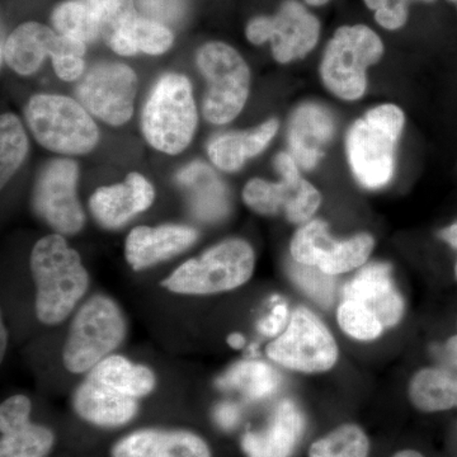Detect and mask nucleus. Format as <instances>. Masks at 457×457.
<instances>
[{"instance_id":"obj_22","label":"nucleus","mask_w":457,"mask_h":457,"mask_svg":"<svg viewBox=\"0 0 457 457\" xmlns=\"http://www.w3.org/2000/svg\"><path fill=\"white\" fill-rule=\"evenodd\" d=\"M113 457H212L203 438L186 431H140L114 446Z\"/></svg>"},{"instance_id":"obj_11","label":"nucleus","mask_w":457,"mask_h":457,"mask_svg":"<svg viewBox=\"0 0 457 457\" xmlns=\"http://www.w3.org/2000/svg\"><path fill=\"white\" fill-rule=\"evenodd\" d=\"M270 360L286 369L323 372L338 359V348L328 328L308 309L294 312L284 332L267 347Z\"/></svg>"},{"instance_id":"obj_4","label":"nucleus","mask_w":457,"mask_h":457,"mask_svg":"<svg viewBox=\"0 0 457 457\" xmlns=\"http://www.w3.org/2000/svg\"><path fill=\"white\" fill-rule=\"evenodd\" d=\"M196 128L191 83L185 75L165 74L156 82L141 114L147 143L165 154H179L191 144Z\"/></svg>"},{"instance_id":"obj_13","label":"nucleus","mask_w":457,"mask_h":457,"mask_svg":"<svg viewBox=\"0 0 457 457\" xmlns=\"http://www.w3.org/2000/svg\"><path fill=\"white\" fill-rule=\"evenodd\" d=\"M137 93V74L130 66L120 62L93 66L75 90L87 111L112 126L130 121Z\"/></svg>"},{"instance_id":"obj_3","label":"nucleus","mask_w":457,"mask_h":457,"mask_svg":"<svg viewBox=\"0 0 457 457\" xmlns=\"http://www.w3.org/2000/svg\"><path fill=\"white\" fill-rule=\"evenodd\" d=\"M384 51L380 36L369 26L339 27L319 65L321 83L342 101H359L368 89L369 68L380 62Z\"/></svg>"},{"instance_id":"obj_47","label":"nucleus","mask_w":457,"mask_h":457,"mask_svg":"<svg viewBox=\"0 0 457 457\" xmlns=\"http://www.w3.org/2000/svg\"><path fill=\"white\" fill-rule=\"evenodd\" d=\"M449 2L455 3V4L457 5V0H449Z\"/></svg>"},{"instance_id":"obj_24","label":"nucleus","mask_w":457,"mask_h":457,"mask_svg":"<svg viewBox=\"0 0 457 457\" xmlns=\"http://www.w3.org/2000/svg\"><path fill=\"white\" fill-rule=\"evenodd\" d=\"M57 37L59 35L41 23H23L9 35L3 45V60L17 74L36 73L46 56H53Z\"/></svg>"},{"instance_id":"obj_1","label":"nucleus","mask_w":457,"mask_h":457,"mask_svg":"<svg viewBox=\"0 0 457 457\" xmlns=\"http://www.w3.org/2000/svg\"><path fill=\"white\" fill-rule=\"evenodd\" d=\"M31 270L36 282V315L42 323L64 320L88 288V273L78 252L64 237L51 234L33 246Z\"/></svg>"},{"instance_id":"obj_45","label":"nucleus","mask_w":457,"mask_h":457,"mask_svg":"<svg viewBox=\"0 0 457 457\" xmlns=\"http://www.w3.org/2000/svg\"><path fill=\"white\" fill-rule=\"evenodd\" d=\"M5 342H7V335H5L4 327H2V354H4Z\"/></svg>"},{"instance_id":"obj_36","label":"nucleus","mask_w":457,"mask_h":457,"mask_svg":"<svg viewBox=\"0 0 457 457\" xmlns=\"http://www.w3.org/2000/svg\"><path fill=\"white\" fill-rule=\"evenodd\" d=\"M134 40L137 51L149 55H161L170 49L174 36L163 23L139 16L135 26Z\"/></svg>"},{"instance_id":"obj_10","label":"nucleus","mask_w":457,"mask_h":457,"mask_svg":"<svg viewBox=\"0 0 457 457\" xmlns=\"http://www.w3.org/2000/svg\"><path fill=\"white\" fill-rule=\"evenodd\" d=\"M320 22L297 0H285L273 16L249 21L245 35L253 45L270 42L279 64L302 60L311 54L320 37Z\"/></svg>"},{"instance_id":"obj_17","label":"nucleus","mask_w":457,"mask_h":457,"mask_svg":"<svg viewBox=\"0 0 457 457\" xmlns=\"http://www.w3.org/2000/svg\"><path fill=\"white\" fill-rule=\"evenodd\" d=\"M154 197L152 183L139 173H130L125 182L98 188L90 197L89 207L99 224L114 228L146 212Z\"/></svg>"},{"instance_id":"obj_19","label":"nucleus","mask_w":457,"mask_h":457,"mask_svg":"<svg viewBox=\"0 0 457 457\" xmlns=\"http://www.w3.org/2000/svg\"><path fill=\"white\" fill-rule=\"evenodd\" d=\"M345 299L368 306L380 319L384 328L396 326L403 315V299L394 286L389 264L374 263L363 267L343 290Z\"/></svg>"},{"instance_id":"obj_46","label":"nucleus","mask_w":457,"mask_h":457,"mask_svg":"<svg viewBox=\"0 0 457 457\" xmlns=\"http://www.w3.org/2000/svg\"><path fill=\"white\" fill-rule=\"evenodd\" d=\"M416 2L433 3V2H436V0H416Z\"/></svg>"},{"instance_id":"obj_31","label":"nucleus","mask_w":457,"mask_h":457,"mask_svg":"<svg viewBox=\"0 0 457 457\" xmlns=\"http://www.w3.org/2000/svg\"><path fill=\"white\" fill-rule=\"evenodd\" d=\"M29 140L22 122L12 113H4L0 120V174L2 186L13 177L25 161Z\"/></svg>"},{"instance_id":"obj_41","label":"nucleus","mask_w":457,"mask_h":457,"mask_svg":"<svg viewBox=\"0 0 457 457\" xmlns=\"http://www.w3.org/2000/svg\"><path fill=\"white\" fill-rule=\"evenodd\" d=\"M438 237H440L442 240H445V242H446L447 245H450L451 246H453V248H455L457 251V222H453V224L450 225V227L442 228L440 233H438ZM455 273L457 278V262L455 267Z\"/></svg>"},{"instance_id":"obj_28","label":"nucleus","mask_w":457,"mask_h":457,"mask_svg":"<svg viewBox=\"0 0 457 457\" xmlns=\"http://www.w3.org/2000/svg\"><path fill=\"white\" fill-rule=\"evenodd\" d=\"M137 18L134 0H102L101 36L119 55L139 53L134 40Z\"/></svg>"},{"instance_id":"obj_42","label":"nucleus","mask_w":457,"mask_h":457,"mask_svg":"<svg viewBox=\"0 0 457 457\" xmlns=\"http://www.w3.org/2000/svg\"><path fill=\"white\" fill-rule=\"evenodd\" d=\"M228 343L233 348H242L245 347V338L239 333H234V335L228 336Z\"/></svg>"},{"instance_id":"obj_2","label":"nucleus","mask_w":457,"mask_h":457,"mask_svg":"<svg viewBox=\"0 0 457 457\" xmlns=\"http://www.w3.org/2000/svg\"><path fill=\"white\" fill-rule=\"evenodd\" d=\"M404 125V112L394 104H378L351 125L345 154L352 174L362 187L378 189L389 185Z\"/></svg>"},{"instance_id":"obj_44","label":"nucleus","mask_w":457,"mask_h":457,"mask_svg":"<svg viewBox=\"0 0 457 457\" xmlns=\"http://www.w3.org/2000/svg\"><path fill=\"white\" fill-rule=\"evenodd\" d=\"M329 2L330 0H305L306 4L311 5V7H323Z\"/></svg>"},{"instance_id":"obj_14","label":"nucleus","mask_w":457,"mask_h":457,"mask_svg":"<svg viewBox=\"0 0 457 457\" xmlns=\"http://www.w3.org/2000/svg\"><path fill=\"white\" fill-rule=\"evenodd\" d=\"M77 185L78 165L71 159L51 161L36 182L33 206L57 233L71 236L83 228L84 212Z\"/></svg>"},{"instance_id":"obj_21","label":"nucleus","mask_w":457,"mask_h":457,"mask_svg":"<svg viewBox=\"0 0 457 457\" xmlns=\"http://www.w3.org/2000/svg\"><path fill=\"white\" fill-rule=\"evenodd\" d=\"M305 420L291 400L279 403L269 427L261 432H248L242 446L248 457H290L302 438Z\"/></svg>"},{"instance_id":"obj_39","label":"nucleus","mask_w":457,"mask_h":457,"mask_svg":"<svg viewBox=\"0 0 457 457\" xmlns=\"http://www.w3.org/2000/svg\"><path fill=\"white\" fill-rule=\"evenodd\" d=\"M288 319L287 303L281 299H276V303L270 309L267 317L261 319L258 323V330L263 336L275 337L278 336L285 329L286 323Z\"/></svg>"},{"instance_id":"obj_25","label":"nucleus","mask_w":457,"mask_h":457,"mask_svg":"<svg viewBox=\"0 0 457 457\" xmlns=\"http://www.w3.org/2000/svg\"><path fill=\"white\" fill-rule=\"evenodd\" d=\"M278 131V120H267L252 130L219 135L210 143L207 153L219 170L233 173L243 168L249 159L260 155Z\"/></svg>"},{"instance_id":"obj_33","label":"nucleus","mask_w":457,"mask_h":457,"mask_svg":"<svg viewBox=\"0 0 457 457\" xmlns=\"http://www.w3.org/2000/svg\"><path fill=\"white\" fill-rule=\"evenodd\" d=\"M338 323L348 336L360 341H372L385 329L380 319L368 306L350 299H343L339 305Z\"/></svg>"},{"instance_id":"obj_16","label":"nucleus","mask_w":457,"mask_h":457,"mask_svg":"<svg viewBox=\"0 0 457 457\" xmlns=\"http://www.w3.org/2000/svg\"><path fill=\"white\" fill-rule=\"evenodd\" d=\"M31 402L25 395L5 400L0 408V457H44L54 445L46 427L29 422Z\"/></svg>"},{"instance_id":"obj_9","label":"nucleus","mask_w":457,"mask_h":457,"mask_svg":"<svg viewBox=\"0 0 457 457\" xmlns=\"http://www.w3.org/2000/svg\"><path fill=\"white\" fill-rule=\"evenodd\" d=\"M275 167L281 179L269 182L254 179L243 189L246 206L262 215L284 213L294 224L311 221L321 204L320 192L309 180L303 179L300 167L290 153H279Z\"/></svg>"},{"instance_id":"obj_5","label":"nucleus","mask_w":457,"mask_h":457,"mask_svg":"<svg viewBox=\"0 0 457 457\" xmlns=\"http://www.w3.org/2000/svg\"><path fill=\"white\" fill-rule=\"evenodd\" d=\"M33 137L60 154L92 152L99 140L97 125L80 102L56 95L33 96L25 110Z\"/></svg>"},{"instance_id":"obj_26","label":"nucleus","mask_w":457,"mask_h":457,"mask_svg":"<svg viewBox=\"0 0 457 457\" xmlns=\"http://www.w3.org/2000/svg\"><path fill=\"white\" fill-rule=\"evenodd\" d=\"M179 185L191 192L192 206L204 220H220L228 212L227 188L215 171L203 162H194L177 174Z\"/></svg>"},{"instance_id":"obj_38","label":"nucleus","mask_w":457,"mask_h":457,"mask_svg":"<svg viewBox=\"0 0 457 457\" xmlns=\"http://www.w3.org/2000/svg\"><path fill=\"white\" fill-rule=\"evenodd\" d=\"M144 17L167 25L176 23L185 14V0H137Z\"/></svg>"},{"instance_id":"obj_34","label":"nucleus","mask_w":457,"mask_h":457,"mask_svg":"<svg viewBox=\"0 0 457 457\" xmlns=\"http://www.w3.org/2000/svg\"><path fill=\"white\" fill-rule=\"evenodd\" d=\"M288 273L297 287L321 306H329L335 300V279L320 269L290 262Z\"/></svg>"},{"instance_id":"obj_6","label":"nucleus","mask_w":457,"mask_h":457,"mask_svg":"<svg viewBox=\"0 0 457 457\" xmlns=\"http://www.w3.org/2000/svg\"><path fill=\"white\" fill-rule=\"evenodd\" d=\"M253 248L242 239L225 240L201 257L185 262L165 279L171 293L212 295L234 290L252 278Z\"/></svg>"},{"instance_id":"obj_15","label":"nucleus","mask_w":457,"mask_h":457,"mask_svg":"<svg viewBox=\"0 0 457 457\" xmlns=\"http://www.w3.org/2000/svg\"><path fill=\"white\" fill-rule=\"evenodd\" d=\"M335 131V117L327 107L315 102L300 104L291 114L287 129L290 154L297 165L303 170H314Z\"/></svg>"},{"instance_id":"obj_32","label":"nucleus","mask_w":457,"mask_h":457,"mask_svg":"<svg viewBox=\"0 0 457 457\" xmlns=\"http://www.w3.org/2000/svg\"><path fill=\"white\" fill-rule=\"evenodd\" d=\"M368 436L354 425L338 427L326 437L312 444L311 457H368Z\"/></svg>"},{"instance_id":"obj_29","label":"nucleus","mask_w":457,"mask_h":457,"mask_svg":"<svg viewBox=\"0 0 457 457\" xmlns=\"http://www.w3.org/2000/svg\"><path fill=\"white\" fill-rule=\"evenodd\" d=\"M102 0H69L54 9L53 25L59 35L88 44L101 36Z\"/></svg>"},{"instance_id":"obj_23","label":"nucleus","mask_w":457,"mask_h":457,"mask_svg":"<svg viewBox=\"0 0 457 457\" xmlns=\"http://www.w3.org/2000/svg\"><path fill=\"white\" fill-rule=\"evenodd\" d=\"M74 407L83 420L104 427L125 425L137 411L135 398L123 395L90 376L75 393Z\"/></svg>"},{"instance_id":"obj_43","label":"nucleus","mask_w":457,"mask_h":457,"mask_svg":"<svg viewBox=\"0 0 457 457\" xmlns=\"http://www.w3.org/2000/svg\"><path fill=\"white\" fill-rule=\"evenodd\" d=\"M393 457H423L420 453L413 450H404L400 451V453H395Z\"/></svg>"},{"instance_id":"obj_7","label":"nucleus","mask_w":457,"mask_h":457,"mask_svg":"<svg viewBox=\"0 0 457 457\" xmlns=\"http://www.w3.org/2000/svg\"><path fill=\"white\" fill-rule=\"evenodd\" d=\"M197 68L206 80L203 111L213 125H227L242 112L251 89V71L234 47L224 42L204 44L197 51Z\"/></svg>"},{"instance_id":"obj_30","label":"nucleus","mask_w":457,"mask_h":457,"mask_svg":"<svg viewBox=\"0 0 457 457\" xmlns=\"http://www.w3.org/2000/svg\"><path fill=\"white\" fill-rule=\"evenodd\" d=\"M278 372L260 361H242L220 376L218 386L224 390H237L249 400L269 398L278 390Z\"/></svg>"},{"instance_id":"obj_12","label":"nucleus","mask_w":457,"mask_h":457,"mask_svg":"<svg viewBox=\"0 0 457 457\" xmlns=\"http://www.w3.org/2000/svg\"><path fill=\"white\" fill-rule=\"evenodd\" d=\"M374 249V237L357 234L345 240L330 237L323 220L305 222L291 240V257L297 263L315 266L330 276L341 275L362 266Z\"/></svg>"},{"instance_id":"obj_8","label":"nucleus","mask_w":457,"mask_h":457,"mask_svg":"<svg viewBox=\"0 0 457 457\" xmlns=\"http://www.w3.org/2000/svg\"><path fill=\"white\" fill-rule=\"evenodd\" d=\"M126 323L119 306L104 296H95L77 312L66 338L62 361L66 370L82 374L95 369L119 347Z\"/></svg>"},{"instance_id":"obj_40","label":"nucleus","mask_w":457,"mask_h":457,"mask_svg":"<svg viewBox=\"0 0 457 457\" xmlns=\"http://www.w3.org/2000/svg\"><path fill=\"white\" fill-rule=\"evenodd\" d=\"M215 420L224 429H233L239 423L240 409L233 403H221L215 409Z\"/></svg>"},{"instance_id":"obj_37","label":"nucleus","mask_w":457,"mask_h":457,"mask_svg":"<svg viewBox=\"0 0 457 457\" xmlns=\"http://www.w3.org/2000/svg\"><path fill=\"white\" fill-rule=\"evenodd\" d=\"M363 3L374 12L376 23L381 29L398 31L407 25L409 0H363Z\"/></svg>"},{"instance_id":"obj_20","label":"nucleus","mask_w":457,"mask_h":457,"mask_svg":"<svg viewBox=\"0 0 457 457\" xmlns=\"http://www.w3.org/2000/svg\"><path fill=\"white\" fill-rule=\"evenodd\" d=\"M196 239L195 228L180 225L137 227L126 239V260L134 270L147 269L186 251Z\"/></svg>"},{"instance_id":"obj_27","label":"nucleus","mask_w":457,"mask_h":457,"mask_svg":"<svg viewBox=\"0 0 457 457\" xmlns=\"http://www.w3.org/2000/svg\"><path fill=\"white\" fill-rule=\"evenodd\" d=\"M90 378L135 399L152 393L156 383L152 370L135 365L121 356H110L101 361L93 369Z\"/></svg>"},{"instance_id":"obj_35","label":"nucleus","mask_w":457,"mask_h":457,"mask_svg":"<svg viewBox=\"0 0 457 457\" xmlns=\"http://www.w3.org/2000/svg\"><path fill=\"white\" fill-rule=\"evenodd\" d=\"M84 55H86L84 42L59 35L55 51L51 56L57 77L66 82L80 79L86 69Z\"/></svg>"},{"instance_id":"obj_18","label":"nucleus","mask_w":457,"mask_h":457,"mask_svg":"<svg viewBox=\"0 0 457 457\" xmlns=\"http://www.w3.org/2000/svg\"><path fill=\"white\" fill-rule=\"evenodd\" d=\"M437 356V365L418 372L409 387L413 404L429 413L457 407V337L449 339Z\"/></svg>"}]
</instances>
